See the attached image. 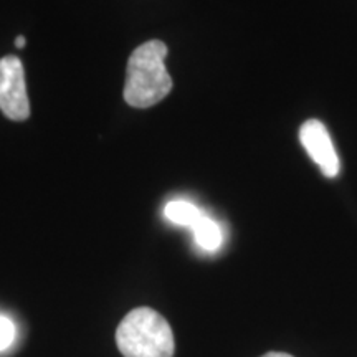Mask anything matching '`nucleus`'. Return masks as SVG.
<instances>
[{"mask_svg":"<svg viewBox=\"0 0 357 357\" xmlns=\"http://www.w3.org/2000/svg\"><path fill=\"white\" fill-rule=\"evenodd\" d=\"M192 231H194L195 243L205 250V252H215V250L222 247L223 234L220 225L215 220H212L211 217L205 215V213L192 227Z\"/></svg>","mask_w":357,"mask_h":357,"instance_id":"5","label":"nucleus"},{"mask_svg":"<svg viewBox=\"0 0 357 357\" xmlns=\"http://www.w3.org/2000/svg\"><path fill=\"white\" fill-rule=\"evenodd\" d=\"M118 349L124 357H172L174 334L164 316L151 307H136L116 329Z\"/></svg>","mask_w":357,"mask_h":357,"instance_id":"2","label":"nucleus"},{"mask_svg":"<svg viewBox=\"0 0 357 357\" xmlns=\"http://www.w3.org/2000/svg\"><path fill=\"white\" fill-rule=\"evenodd\" d=\"M15 324L7 316H0V351H6L13 344L15 339Z\"/></svg>","mask_w":357,"mask_h":357,"instance_id":"7","label":"nucleus"},{"mask_svg":"<svg viewBox=\"0 0 357 357\" xmlns=\"http://www.w3.org/2000/svg\"><path fill=\"white\" fill-rule=\"evenodd\" d=\"M300 141L324 177L334 178L339 176L341 160H339L331 136L323 123L318 119H307L300 129Z\"/></svg>","mask_w":357,"mask_h":357,"instance_id":"4","label":"nucleus"},{"mask_svg":"<svg viewBox=\"0 0 357 357\" xmlns=\"http://www.w3.org/2000/svg\"><path fill=\"white\" fill-rule=\"evenodd\" d=\"M15 47L17 48H24L25 47V37H22V35H20V37H17L15 38Z\"/></svg>","mask_w":357,"mask_h":357,"instance_id":"9","label":"nucleus"},{"mask_svg":"<svg viewBox=\"0 0 357 357\" xmlns=\"http://www.w3.org/2000/svg\"><path fill=\"white\" fill-rule=\"evenodd\" d=\"M261 357H293V356L287 354V352H268V354L261 356Z\"/></svg>","mask_w":357,"mask_h":357,"instance_id":"8","label":"nucleus"},{"mask_svg":"<svg viewBox=\"0 0 357 357\" xmlns=\"http://www.w3.org/2000/svg\"><path fill=\"white\" fill-rule=\"evenodd\" d=\"M0 111L12 121H25L30 116L24 65L20 58H0Z\"/></svg>","mask_w":357,"mask_h":357,"instance_id":"3","label":"nucleus"},{"mask_svg":"<svg viewBox=\"0 0 357 357\" xmlns=\"http://www.w3.org/2000/svg\"><path fill=\"white\" fill-rule=\"evenodd\" d=\"M167 53V45L160 40L142 43L132 52L124 84V100L128 105L151 108L171 93L172 79L166 68Z\"/></svg>","mask_w":357,"mask_h":357,"instance_id":"1","label":"nucleus"},{"mask_svg":"<svg viewBox=\"0 0 357 357\" xmlns=\"http://www.w3.org/2000/svg\"><path fill=\"white\" fill-rule=\"evenodd\" d=\"M164 213L166 217L176 225H184V227H192L197 223L200 217L204 215V212L200 211L199 207H195L194 204L187 202V200H172L166 205L164 208Z\"/></svg>","mask_w":357,"mask_h":357,"instance_id":"6","label":"nucleus"}]
</instances>
